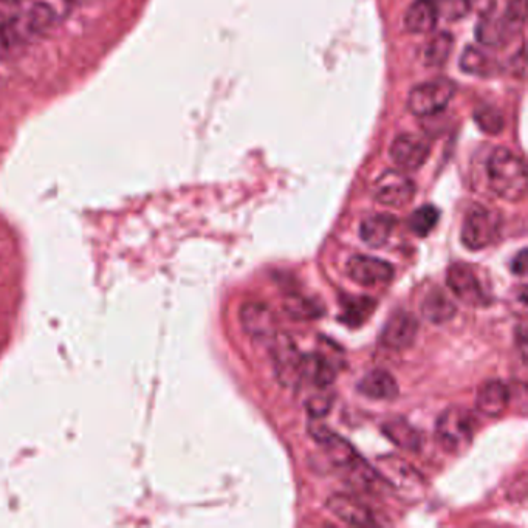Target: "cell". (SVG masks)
Returning <instances> with one entry per match:
<instances>
[{"label": "cell", "mask_w": 528, "mask_h": 528, "mask_svg": "<svg viewBox=\"0 0 528 528\" xmlns=\"http://www.w3.org/2000/svg\"><path fill=\"white\" fill-rule=\"evenodd\" d=\"M327 508L336 518L346 524L360 525V527L378 525L374 511L360 499L349 496V494H333L332 498L327 501Z\"/></svg>", "instance_id": "cell-15"}, {"label": "cell", "mask_w": 528, "mask_h": 528, "mask_svg": "<svg viewBox=\"0 0 528 528\" xmlns=\"http://www.w3.org/2000/svg\"><path fill=\"white\" fill-rule=\"evenodd\" d=\"M439 217L440 213L436 206L423 205L422 208L412 213L411 219H409V227L417 236L425 237L436 228Z\"/></svg>", "instance_id": "cell-28"}, {"label": "cell", "mask_w": 528, "mask_h": 528, "mask_svg": "<svg viewBox=\"0 0 528 528\" xmlns=\"http://www.w3.org/2000/svg\"><path fill=\"white\" fill-rule=\"evenodd\" d=\"M502 233V219L496 211L476 205L463 220L460 239L471 251L485 250L498 242Z\"/></svg>", "instance_id": "cell-4"}, {"label": "cell", "mask_w": 528, "mask_h": 528, "mask_svg": "<svg viewBox=\"0 0 528 528\" xmlns=\"http://www.w3.org/2000/svg\"><path fill=\"white\" fill-rule=\"evenodd\" d=\"M494 62L484 50L477 47L465 48L460 56V69L471 75H490L493 73Z\"/></svg>", "instance_id": "cell-27"}, {"label": "cell", "mask_w": 528, "mask_h": 528, "mask_svg": "<svg viewBox=\"0 0 528 528\" xmlns=\"http://www.w3.org/2000/svg\"><path fill=\"white\" fill-rule=\"evenodd\" d=\"M240 323L245 332L256 341H271L278 333L276 318L262 302H247L240 309Z\"/></svg>", "instance_id": "cell-14"}, {"label": "cell", "mask_w": 528, "mask_h": 528, "mask_svg": "<svg viewBox=\"0 0 528 528\" xmlns=\"http://www.w3.org/2000/svg\"><path fill=\"white\" fill-rule=\"evenodd\" d=\"M22 4H25L24 10L13 18L14 27L22 42L42 35L62 18V11L52 0H31L28 4L24 0Z\"/></svg>", "instance_id": "cell-6"}, {"label": "cell", "mask_w": 528, "mask_h": 528, "mask_svg": "<svg viewBox=\"0 0 528 528\" xmlns=\"http://www.w3.org/2000/svg\"><path fill=\"white\" fill-rule=\"evenodd\" d=\"M446 284L456 298L471 307L487 306L490 302L476 271L467 264H454L446 273Z\"/></svg>", "instance_id": "cell-10"}, {"label": "cell", "mask_w": 528, "mask_h": 528, "mask_svg": "<svg viewBox=\"0 0 528 528\" xmlns=\"http://www.w3.org/2000/svg\"><path fill=\"white\" fill-rule=\"evenodd\" d=\"M358 391L371 400H392L398 395V384L388 371L374 369L361 378Z\"/></svg>", "instance_id": "cell-19"}, {"label": "cell", "mask_w": 528, "mask_h": 528, "mask_svg": "<svg viewBox=\"0 0 528 528\" xmlns=\"http://www.w3.org/2000/svg\"><path fill=\"white\" fill-rule=\"evenodd\" d=\"M24 0H0V4H7V5H18L22 4Z\"/></svg>", "instance_id": "cell-34"}, {"label": "cell", "mask_w": 528, "mask_h": 528, "mask_svg": "<svg viewBox=\"0 0 528 528\" xmlns=\"http://www.w3.org/2000/svg\"><path fill=\"white\" fill-rule=\"evenodd\" d=\"M417 332L419 323L415 316L406 310H397L389 316L388 323L384 324L380 336L381 346L394 352H402L414 344Z\"/></svg>", "instance_id": "cell-12"}, {"label": "cell", "mask_w": 528, "mask_h": 528, "mask_svg": "<svg viewBox=\"0 0 528 528\" xmlns=\"http://www.w3.org/2000/svg\"><path fill=\"white\" fill-rule=\"evenodd\" d=\"M378 470L380 476L384 477V482L391 485L392 490L402 494L403 498L419 499L425 490V480L419 471L400 457H383L378 460Z\"/></svg>", "instance_id": "cell-7"}, {"label": "cell", "mask_w": 528, "mask_h": 528, "mask_svg": "<svg viewBox=\"0 0 528 528\" xmlns=\"http://www.w3.org/2000/svg\"><path fill=\"white\" fill-rule=\"evenodd\" d=\"M474 422L470 409L451 406L437 420L436 437L446 453L462 454L473 442Z\"/></svg>", "instance_id": "cell-3"}, {"label": "cell", "mask_w": 528, "mask_h": 528, "mask_svg": "<svg viewBox=\"0 0 528 528\" xmlns=\"http://www.w3.org/2000/svg\"><path fill=\"white\" fill-rule=\"evenodd\" d=\"M454 38L450 33H439L423 48V61L426 66L440 67L450 58Z\"/></svg>", "instance_id": "cell-25"}, {"label": "cell", "mask_w": 528, "mask_h": 528, "mask_svg": "<svg viewBox=\"0 0 528 528\" xmlns=\"http://www.w3.org/2000/svg\"><path fill=\"white\" fill-rule=\"evenodd\" d=\"M511 33L515 31L508 27L505 19L487 18L477 25V41L487 45V47H499L504 45L505 41L510 38Z\"/></svg>", "instance_id": "cell-23"}, {"label": "cell", "mask_w": 528, "mask_h": 528, "mask_svg": "<svg viewBox=\"0 0 528 528\" xmlns=\"http://www.w3.org/2000/svg\"><path fill=\"white\" fill-rule=\"evenodd\" d=\"M477 126L485 132V134L496 135L504 129V117H502L499 110L491 106L480 107L474 114Z\"/></svg>", "instance_id": "cell-30"}, {"label": "cell", "mask_w": 528, "mask_h": 528, "mask_svg": "<svg viewBox=\"0 0 528 528\" xmlns=\"http://www.w3.org/2000/svg\"><path fill=\"white\" fill-rule=\"evenodd\" d=\"M310 432H312L313 439L323 446L324 453L333 467L340 471L341 476L352 487L371 490L378 484V476L374 468L364 462L363 457L346 439L321 425L312 426Z\"/></svg>", "instance_id": "cell-1"}, {"label": "cell", "mask_w": 528, "mask_h": 528, "mask_svg": "<svg viewBox=\"0 0 528 528\" xmlns=\"http://www.w3.org/2000/svg\"><path fill=\"white\" fill-rule=\"evenodd\" d=\"M332 408V400L327 395H315L307 402V411L312 417H323Z\"/></svg>", "instance_id": "cell-32"}, {"label": "cell", "mask_w": 528, "mask_h": 528, "mask_svg": "<svg viewBox=\"0 0 528 528\" xmlns=\"http://www.w3.org/2000/svg\"><path fill=\"white\" fill-rule=\"evenodd\" d=\"M431 146L425 138L415 134L398 135L392 141L389 157L400 171H417L425 165Z\"/></svg>", "instance_id": "cell-11"}, {"label": "cell", "mask_w": 528, "mask_h": 528, "mask_svg": "<svg viewBox=\"0 0 528 528\" xmlns=\"http://www.w3.org/2000/svg\"><path fill=\"white\" fill-rule=\"evenodd\" d=\"M525 264H527V258H525V250H522L521 253L513 259V262H511V270H513V273H516V275H524Z\"/></svg>", "instance_id": "cell-33"}, {"label": "cell", "mask_w": 528, "mask_h": 528, "mask_svg": "<svg viewBox=\"0 0 528 528\" xmlns=\"http://www.w3.org/2000/svg\"><path fill=\"white\" fill-rule=\"evenodd\" d=\"M456 93L451 79L437 78L419 84L411 90L408 96V109L415 117H431L439 114L450 104Z\"/></svg>", "instance_id": "cell-5"}, {"label": "cell", "mask_w": 528, "mask_h": 528, "mask_svg": "<svg viewBox=\"0 0 528 528\" xmlns=\"http://www.w3.org/2000/svg\"><path fill=\"white\" fill-rule=\"evenodd\" d=\"M422 313L429 323L440 326V324L448 323L456 316L457 307L450 296L446 295L443 290L436 288L423 299Z\"/></svg>", "instance_id": "cell-21"}, {"label": "cell", "mask_w": 528, "mask_h": 528, "mask_svg": "<svg viewBox=\"0 0 528 528\" xmlns=\"http://www.w3.org/2000/svg\"><path fill=\"white\" fill-rule=\"evenodd\" d=\"M271 357L279 381L285 386H296L301 381V364L304 355L287 333H276L270 341Z\"/></svg>", "instance_id": "cell-9"}, {"label": "cell", "mask_w": 528, "mask_h": 528, "mask_svg": "<svg viewBox=\"0 0 528 528\" xmlns=\"http://www.w3.org/2000/svg\"><path fill=\"white\" fill-rule=\"evenodd\" d=\"M476 405L480 414L498 419L510 405V389L501 380L485 381L477 392Z\"/></svg>", "instance_id": "cell-16"}, {"label": "cell", "mask_w": 528, "mask_h": 528, "mask_svg": "<svg viewBox=\"0 0 528 528\" xmlns=\"http://www.w3.org/2000/svg\"><path fill=\"white\" fill-rule=\"evenodd\" d=\"M347 275L363 287H375L392 281L394 267L383 259L358 254L347 262Z\"/></svg>", "instance_id": "cell-13"}, {"label": "cell", "mask_w": 528, "mask_h": 528, "mask_svg": "<svg viewBox=\"0 0 528 528\" xmlns=\"http://www.w3.org/2000/svg\"><path fill=\"white\" fill-rule=\"evenodd\" d=\"M491 191L502 200L515 203L527 194V166L524 160L507 148H496L487 162Z\"/></svg>", "instance_id": "cell-2"}, {"label": "cell", "mask_w": 528, "mask_h": 528, "mask_svg": "<svg viewBox=\"0 0 528 528\" xmlns=\"http://www.w3.org/2000/svg\"><path fill=\"white\" fill-rule=\"evenodd\" d=\"M415 183L400 169H389L378 177L374 197L378 203L391 208H403L414 199Z\"/></svg>", "instance_id": "cell-8"}, {"label": "cell", "mask_w": 528, "mask_h": 528, "mask_svg": "<svg viewBox=\"0 0 528 528\" xmlns=\"http://www.w3.org/2000/svg\"><path fill=\"white\" fill-rule=\"evenodd\" d=\"M395 227H397V219L391 214H374L361 223L360 237L369 247H384L391 239Z\"/></svg>", "instance_id": "cell-18"}, {"label": "cell", "mask_w": 528, "mask_h": 528, "mask_svg": "<svg viewBox=\"0 0 528 528\" xmlns=\"http://www.w3.org/2000/svg\"><path fill=\"white\" fill-rule=\"evenodd\" d=\"M525 18H527V0H511L504 18L508 27L513 31L524 27Z\"/></svg>", "instance_id": "cell-31"}, {"label": "cell", "mask_w": 528, "mask_h": 528, "mask_svg": "<svg viewBox=\"0 0 528 528\" xmlns=\"http://www.w3.org/2000/svg\"><path fill=\"white\" fill-rule=\"evenodd\" d=\"M383 432L398 448L409 453H415L422 446V434L406 420L394 419L384 423Z\"/></svg>", "instance_id": "cell-22"}, {"label": "cell", "mask_w": 528, "mask_h": 528, "mask_svg": "<svg viewBox=\"0 0 528 528\" xmlns=\"http://www.w3.org/2000/svg\"><path fill=\"white\" fill-rule=\"evenodd\" d=\"M439 8L434 0H415L405 14V27L414 35H426L436 27Z\"/></svg>", "instance_id": "cell-17"}, {"label": "cell", "mask_w": 528, "mask_h": 528, "mask_svg": "<svg viewBox=\"0 0 528 528\" xmlns=\"http://www.w3.org/2000/svg\"><path fill=\"white\" fill-rule=\"evenodd\" d=\"M341 309H343L341 321L347 326L358 327L374 312L375 301L371 298H344Z\"/></svg>", "instance_id": "cell-26"}, {"label": "cell", "mask_w": 528, "mask_h": 528, "mask_svg": "<svg viewBox=\"0 0 528 528\" xmlns=\"http://www.w3.org/2000/svg\"><path fill=\"white\" fill-rule=\"evenodd\" d=\"M284 310L295 319H316L323 315V306L316 299L301 293L285 296Z\"/></svg>", "instance_id": "cell-24"}, {"label": "cell", "mask_w": 528, "mask_h": 528, "mask_svg": "<svg viewBox=\"0 0 528 528\" xmlns=\"http://www.w3.org/2000/svg\"><path fill=\"white\" fill-rule=\"evenodd\" d=\"M22 44L24 42L19 38L13 18H8L0 11V58L13 55Z\"/></svg>", "instance_id": "cell-29"}, {"label": "cell", "mask_w": 528, "mask_h": 528, "mask_svg": "<svg viewBox=\"0 0 528 528\" xmlns=\"http://www.w3.org/2000/svg\"><path fill=\"white\" fill-rule=\"evenodd\" d=\"M335 369L326 357L319 354L304 355L301 364V380H307L319 389L329 388L335 380Z\"/></svg>", "instance_id": "cell-20"}]
</instances>
